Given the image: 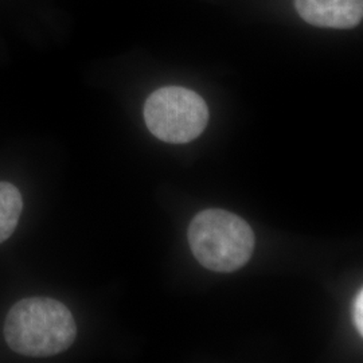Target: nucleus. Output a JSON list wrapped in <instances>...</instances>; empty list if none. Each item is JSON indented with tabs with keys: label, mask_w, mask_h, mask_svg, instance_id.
<instances>
[{
	"label": "nucleus",
	"mask_w": 363,
	"mask_h": 363,
	"mask_svg": "<svg viewBox=\"0 0 363 363\" xmlns=\"http://www.w3.org/2000/svg\"><path fill=\"white\" fill-rule=\"evenodd\" d=\"M354 322L358 333L363 334V294L359 291V295L355 298V304H354Z\"/></svg>",
	"instance_id": "obj_6"
},
{
	"label": "nucleus",
	"mask_w": 363,
	"mask_h": 363,
	"mask_svg": "<svg viewBox=\"0 0 363 363\" xmlns=\"http://www.w3.org/2000/svg\"><path fill=\"white\" fill-rule=\"evenodd\" d=\"M189 244L196 261L205 268L234 272L252 257L255 234L241 217L226 210L208 208L191 220Z\"/></svg>",
	"instance_id": "obj_2"
},
{
	"label": "nucleus",
	"mask_w": 363,
	"mask_h": 363,
	"mask_svg": "<svg viewBox=\"0 0 363 363\" xmlns=\"http://www.w3.org/2000/svg\"><path fill=\"white\" fill-rule=\"evenodd\" d=\"M77 325L65 304L50 298L18 301L4 322V337L15 352L26 357H52L67 350Z\"/></svg>",
	"instance_id": "obj_1"
},
{
	"label": "nucleus",
	"mask_w": 363,
	"mask_h": 363,
	"mask_svg": "<svg viewBox=\"0 0 363 363\" xmlns=\"http://www.w3.org/2000/svg\"><path fill=\"white\" fill-rule=\"evenodd\" d=\"M23 211L19 190L7 182H0V244L15 232Z\"/></svg>",
	"instance_id": "obj_5"
},
{
	"label": "nucleus",
	"mask_w": 363,
	"mask_h": 363,
	"mask_svg": "<svg viewBox=\"0 0 363 363\" xmlns=\"http://www.w3.org/2000/svg\"><path fill=\"white\" fill-rule=\"evenodd\" d=\"M144 120L157 139L171 144L189 143L206 128L208 105L195 91L166 86L147 99Z\"/></svg>",
	"instance_id": "obj_3"
},
{
	"label": "nucleus",
	"mask_w": 363,
	"mask_h": 363,
	"mask_svg": "<svg viewBox=\"0 0 363 363\" xmlns=\"http://www.w3.org/2000/svg\"><path fill=\"white\" fill-rule=\"evenodd\" d=\"M300 16L313 26L352 28L363 16V0H295Z\"/></svg>",
	"instance_id": "obj_4"
}]
</instances>
